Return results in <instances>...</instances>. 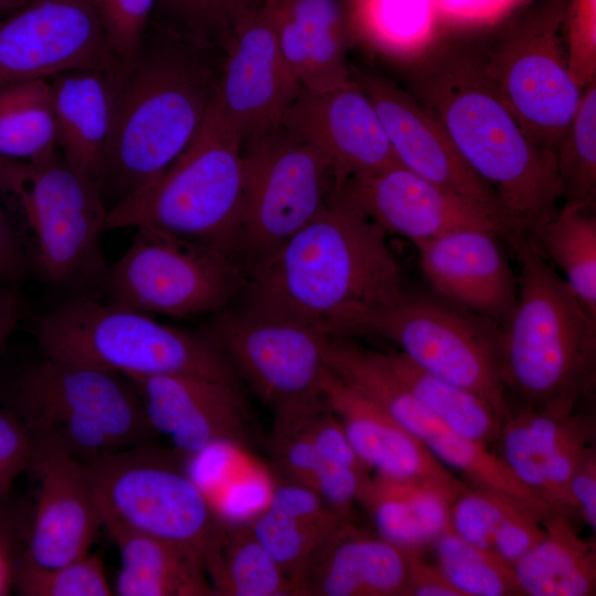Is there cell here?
<instances>
[{"label": "cell", "mask_w": 596, "mask_h": 596, "mask_svg": "<svg viewBox=\"0 0 596 596\" xmlns=\"http://www.w3.org/2000/svg\"><path fill=\"white\" fill-rule=\"evenodd\" d=\"M13 589L23 596H110L104 563L86 554L51 568L17 566Z\"/></svg>", "instance_id": "40"}, {"label": "cell", "mask_w": 596, "mask_h": 596, "mask_svg": "<svg viewBox=\"0 0 596 596\" xmlns=\"http://www.w3.org/2000/svg\"><path fill=\"white\" fill-rule=\"evenodd\" d=\"M247 277L234 249L140 226L123 256L108 265L100 296L149 315L188 318L227 309Z\"/></svg>", "instance_id": "10"}, {"label": "cell", "mask_w": 596, "mask_h": 596, "mask_svg": "<svg viewBox=\"0 0 596 596\" xmlns=\"http://www.w3.org/2000/svg\"><path fill=\"white\" fill-rule=\"evenodd\" d=\"M594 437L592 415L509 405L494 444L522 485L572 515L568 483Z\"/></svg>", "instance_id": "21"}, {"label": "cell", "mask_w": 596, "mask_h": 596, "mask_svg": "<svg viewBox=\"0 0 596 596\" xmlns=\"http://www.w3.org/2000/svg\"><path fill=\"white\" fill-rule=\"evenodd\" d=\"M290 0H267V3L274 8L280 7Z\"/></svg>", "instance_id": "53"}, {"label": "cell", "mask_w": 596, "mask_h": 596, "mask_svg": "<svg viewBox=\"0 0 596 596\" xmlns=\"http://www.w3.org/2000/svg\"><path fill=\"white\" fill-rule=\"evenodd\" d=\"M274 409L323 398L328 337L299 322L242 308L223 310L205 331Z\"/></svg>", "instance_id": "14"}, {"label": "cell", "mask_w": 596, "mask_h": 596, "mask_svg": "<svg viewBox=\"0 0 596 596\" xmlns=\"http://www.w3.org/2000/svg\"><path fill=\"white\" fill-rule=\"evenodd\" d=\"M509 497L512 496L466 482L450 503V531L465 542L492 552L493 533Z\"/></svg>", "instance_id": "41"}, {"label": "cell", "mask_w": 596, "mask_h": 596, "mask_svg": "<svg viewBox=\"0 0 596 596\" xmlns=\"http://www.w3.org/2000/svg\"><path fill=\"white\" fill-rule=\"evenodd\" d=\"M500 333L501 327L486 318L407 291L364 330L393 342L418 366L475 393L504 416L509 402L501 376Z\"/></svg>", "instance_id": "13"}, {"label": "cell", "mask_w": 596, "mask_h": 596, "mask_svg": "<svg viewBox=\"0 0 596 596\" xmlns=\"http://www.w3.org/2000/svg\"><path fill=\"white\" fill-rule=\"evenodd\" d=\"M573 513L578 514L589 530L596 531V450L592 447L574 471L568 483Z\"/></svg>", "instance_id": "47"}, {"label": "cell", "mask_w": 596, "mask_h": 596, "mask_svg": "<svg viewBox=\"0 0 596 596\" xmlns=\"http://www.w3.org/2000/svg\"><path fill=\"white\" fill-rule=\"evenodd\" d=\"M0 518V596L13 589L17 561L21 545L8 522Z\"/></svg>", "instance_id": "51"}, {"label": "cell", "mask_w": 596, "mask_h": 596, "mask_svg": "<svg viewBox=\"0 0 596 596\" xmlns=\"http://www.w3.org/2000/svg\"><path fill=\"white\" fill-rule=\"evenodd\" d=\"M386 236L338 190L249 273L238 308L292 320L328 338L362 336L406 291Z\"/></svg>", "instance_id": "1"}, {"label": "cell", "mask_w": 596, "mask_h": 596, "mask_svg": "<svg viewBox=\"0 0 596 596\" xmlns=\"http://www.w3.org/2000/svg\"><path fill=\"white\" fill-rule=\"evenodd\" d=\"M223 57L222 47L148 25L118 86L100 184L106 204L145 188L190 146L215 102Z\"/></svg>", "instance_id": "3"}, {"label": "cell", "mask_w": 596, "mask_h": 596, "mask_svg": "<svg viewBox=\"0 0 596 596\" xmlns=\"http://www.w3.org/2000/svg\"><path fill=\"white\" fill-rule=\"evenodd\" d=\"M556 164L566 202L595 204L596 77L584 89L570 129L557 151Z\"/></svg>", "instance_id": "38"}, {"label": "cell", "mask_w": 596, "mask_h": 596, "mask_svg": "<svg viewBox=\"0 0 596 596\" xmlns=\"http://www.w3.org/2000/svg\"><path fill=\"white\" fill-rule=\"evenodd\" d=\"M243 145L213 104L185 151L153 181L108 210L107 230L150 226L240 253Z\"/></svg>", "instance_id": "8"}, {"label": "cell", "mask_w": 596, "mask_h": 596, "mask_svg": "<svg viewBox=\"0 0 596 596\" xmlns=\"http://www.w3.org/2000/svg\"><path fill=\"white\" fill-rule=\"evenodd\" d=\"M352 77L372 102L396 161L485 211L508 235L494 192L468 167L435 116L412 94L381 76Z\"/></svg>", "instance_id": "19"}, {"label": "cell", "mask_w": 596, "mask_h": 596, "mask_svg": "<svg viewBox=\"0 0 596 596\" xmlns=\"http://www.w3.org/2000/svg\"><path fill=\"white\" fill-rule=\"evenodd\" d=\"M330 365L341 381L381 407L444 466L459 471L467 483L501 491L547 513L556 510L522 485L489 446L455 432L421 404L376 351L345 343L336 349Z\"/></svg>", "instance_id": "15"}, {"label": "cell", "mask_w": 596, "mask_h": 596, "mask_svg": "<svg viewBox=\"0 0 596 596\" xmlns=\"http://www.w3.org/2000/svg\"><path fill=\"white\" fill-rule=\"evenodd\" d=\"M121 567L114 584L119 596H214L202 560L167 542L108 529Z\"/></svg>", "instance_id": "31"}, {"label": "cell", "mask_w": 596, "mask_h": 596, "mask_svg": "<svg viewBox=\"0 0 596 596\" xmlns=\"http://www.w3.org/2000/svg\"><path fill=\"white\" fill-rule=\"evenodd\" d=\"M107 45L123 72L135 61L156 0H93Z\"/></svg>", "instance_id": "42"}, {"label": "cell", "mask_w": 596, "mask_h": 596, "mask_svg": "<svg viewBox=\"0 0 596 596\" xmlns=\"http://www.w3.org/2000/svg\"><path fill=\"white\" fill-rule=\"evenodd\" d=\"M267 0H156L149 26L224 49L237 25Z\"/></svg>", "instance_id": "36"}, {"label": "cell", "mask_w": 596, "mask_h": 596, "mask_svg": "<svg viewBox=\"0 0 596 596\" xmlns=\"http://www.w3.org/2000/svg\"><path fill=\"white\" fill-rule=\"evenodd\" d=\"M570 72L583 88L596 77V0H570L565 18Z\"/></svg>", "instance_id": "44"}, {"label": "cell", "mask_w": 596, "mask_h": 596, "mask_svg": "<svg viewBox=\"0 0 596 596\" xmlns=\"http://www.w3.org/2000/svg\"><path fill=\"white\" fill-rule=\"evenodd\" d=\"M0 191L15 204L10 221L30 273L67 298L99 297L109 209L98 184L57 149L31 161L0 159Z\"/></svg>", "instance_id": "5"}, {"label": "cell", "mask_w": 596, "mask_h": 596, "mask_svg": "<svg viewBox=\"0 0 596 596\" xmlns=\"http://www.w3.org/2000/svg\"><path fill=\"white\" fill-rule=\"evenodd\" d=\"M281 123L329 159L339 189L352 175L397 163L372 102L353 77L324 92L300 88Z\"/></svg>", "instance_id": "24"}, {"label": "cell", "mask_w": 596, "mask_h": 596, "mask_svg": "<svg viewBox=\"0 0 596 596\" xmlns=\"http://www.w3.org/2000/svg\"><path fill=\"white\" fill-rule=\"evenodd\" d=\"M551 513L509 497L493 533L492 552L513 565L544 536V521Z\"/></svg>", "instance_id": "43"}, {"label": "cell", "mask_w": 596, "mask_h": 596, "mask_svg": "<svg viewBox=\"0 0 596 596\" xmlns=\"http://www.w3.org/2000/svg\"><path fill=\"white\" fill-rule=\"evenodd\" d=\"M300 88L279 53L274 12L266 3L225 44L214 107L245 142L280 125Z\"/></svg>", "instance_id": "18"}, {"label": "cell", "mask_w": 596, "mask_h": 596, "mask_svg": "<svg viewBox=\"0 0 596 596\" xmlns=\"http://www.w3.org/2000/svg\"><path fill=\"white\" fill-rule=\"evenodd\" d=\"M323 397L358 457L376 475L430 482L451 490L466 485L381 407L331 371Z\"/></svg>", "instance_id": "26"}, {"label": "cell", "mask_w": 596, "mask_h": 596, "mask_svg": "<svg viewBox=\"0 0 596 596\" xmlns=\"http://www.w3.org/2000/svg\"><path fill=\"white\" fill-rule=\"evenodd\" d=\"M0 397L32 444L84 462L147 444L156 434L134 382L86 362L43 354L0 386Z\"/></svg>", "instance_id": "6"}, {"label": "cell", "mask_w": 596, "mask_h": 596, "mask_svg": "<svg viewBox=\"0 0 596 596\" xmlns=\"http://www.w3.org/2000/svg\"><path fill=\"white\" fill-rule=\"evenodd\" d=\"M35 336L43 354L126 376H194L240 389L238 375L206 332L174 328L98 297L66 298L39 318Z\"/></svg>", "instance_id": "7"}, {"label": "cell", "mask_w": 596, "mask_h": 596, "mask_svg": "<svg viewBox=\"0 0 596 596\" xmlns=\"http://www.w3.org/2000/svg\"><path fill=\"white\" fill-rule=\"evenodd\" d=\"M563 511L544 521V536L513 565L522 596H594L595 539L581 538Z\"/></svg>", "instance_id": "30"}, {"label": "cell", "mask_w": 596, "mask_h": 596, "mask_svg": "<svg viewBox=\"0 0 596 596\" xmlns=\"http://www.w3.org/2000/svg\"><path fill=\"white\" fill-rule=\"evenodd\" d=\"M30 274L0 191V284L20 287Z\"/></svg>", "instance_id": "48"}, {"label": "cell", "mask_w": 596, "mask_h": 596, "mask_svg": "<svg viewBox=\"0 0 596 596\" xmlns=\"http://www.w3.org/2000/svg\"><path fill=\"white\" fill-rule=\"evenodd\" d=\"M103 526L147 535L206 561L226 522L175 454L149 443L85 462Z\"/></svg>", "instance_id": "9"}, {"label": "cell", "mask_w": 596, "mask_h": 596, "mask_svg": "<svg viewBox=\"0 0 596 596\" xmlns=\"http://www.w3.org/2000/svg\"><path fill=\"white\" fill-rule=\"evenodd\" d=\"M269 7L279 53L301 88L324 92L352 78L342 0H290Z\"/></svg>", "instance_id": "28"}, {"label": "cell", "mask_w": 596, "mask_h": 596, "mask_svg": "<svg viewBox=\"0 0 596 596\" xmlns=\"http://www.w3.org/2000/svg\"><path fill=\"white\" fill-rule=\"evenodd\" d=\"M58 149L47 78L0 87V159L31 161Z\"/></svg>", "instance_id": "34"}, {"label": "cell", "mask_w": 596, "mask_h": 596, "mask_svg": "<svg viewBox=\"0 0 596 596\" xmlns=\"http://www.w3.org/2000/svg\"><path fill=\"white\" fill-rule=\"evenodd\" d=\"M500 237L493 230L467 227L415 246L422 273L438 298L502 328L515 306L518 277Z\"/></svg>", "instance_id": "22"}, {"label": "cell", "mask_w": 596, "mask_h": 596, "mask_svg": "<svg viewBox=\"0 0 596 596\" xmlns=\"http://www.w3.org/2000/svg\"><path fill=\"white\" fill-rule=\"evenodd\" d=\"M409 83L412 95L494 192L505 238L536 241L564 198L556 158L525 134L487 76L482 56L465 47H440L415 65Z\"/></svg>", "instance_id": "2"}, {"label": "cell", "mask_w": 596, "mask_h": 596, "mask_svg": "<svg viewBox=\"0 0 596 596\" xmlns=\"http://www.w3.org/2000/svg\"><path fill=\"white\" fill-rule=\"evenodd\" d=\"M121 75L103 68H74L47 77L58 149L99 189Z\"/></svg>", "instance_id": "27"}, {"label": "cell", "mask_w": 596, "mask_h": 596, "mask_svg": "<svg viewBox=\"0 0 596 596\" xmlns=\"http://www.w3.org/2000/svg\"><path fill=\"white\" fill-rule=\"evenodd\" d=\"M460 490L375 473L358 502L368 511L377 535L405 551L423 552L450 531V503Z\"/></svg>", "instance_id": "29"}, {"label": "cell", "mask_w": 596, "mask_h": 596, "mask_svg": "<svg viewBox=\"0 0 596 596\" xmlns=\"http://www.w3.org/2000/svg\"><path fill=\"white\" fill-rule=\"evenodd\" d=\"M432 546L436 565L461 596L522 595L512 565L493 552L473 546L451 531Z\"/></svg>", "instance_id": "37"}, {"label": "cell", "mask_w": 596, "mask_h": 596, "mask_svg": "<svg viewBox=\"0 0 596 596\" xmlns=\"http://www.w3.org/2000/svg\"><path fill=\"white\" fill-rule=\"evenodd\" d=\"M339 190L386 234L414 245L467 227L507 235L488 213L398 162L352 175Z\"/></svg>", "instance_id": "20"}, {"label": "cell", "mask_w": 596, "mask_h": 596, "mask_svg": "<svg viewBox=\"0 0 596 596\" xmlns=\"http://www.w3.org/2000/svg\"><path fill=\"white\" fill-rule=\"evenodd\" d=\"M595 204L566 202L545 224L536 243L565 275V281L596 319Z\"/></svg>", "instance_id": "35"}, {"label": "cell", "mask_w": 596, "mask_h": 596, "mask_svg": "<svg viewBox=\"0 0 596 596\" xmlns=\"http://www.w3.org/2000/svg\"><path fill=\"white\" fill-rule=\"evenodd\" d=\"M240 254L249 273L329 203L339 185L329 159L283 123L243 145Z\"/></svg>", "instance_id": "11"}, {"label": "cell", "mask_w": 596, "mask_h": 596, "mask_svg": "<svg viewBox=\"0 0 596 596\" xmlns=\"http://www.w3.org/2000/svg\"><path fill=\"white\" fill-rule=\"evenodd\" d=\"M147 421L179 455L196 456L220 444L245 445L249 416L238 387L194 376H128Z\"/></svg>", "instance_id": "23"}, {"label": "cell", "mask_w": 596, "mask_h": 596, "mask_svg": "<svg viewBox=\"0 0 596 596\" xmlns=\"http://www.w3.org/2000/svg\"><path fill=\"white\" fill-rule=\"evenodd\" d=\"M205 571L219 596H295L291 581L253 534L248 523L226 524Z\"/></svg>", "instance_id": "33"}, {"label": "cell", "mask_w": 596, "mask_h": 596, "mask_svg": "<svg viewBox=\"0 0 596 596\" xmlns=\"http://www.w3.org/2000/svg\"><path fill=\"white\" fill-rule=\"evenodd\" d=\"M405 596H461L438 566L427 564L422 553L413 556Z\"/></svg>", "instance_id": "49"}, {"label": "cell", "mask_w": 596, "mask_h": 596, "mask_svg": "<svg viewBox=\"0 0 596 596\" xmlns=\"http://www.w3.org/2000/svg\"><path fill=\"white\" fill-rule=\"evenodd\" d=\"M342 523L300 520L269 508L248 522L255 538L289 577L294 589L315 554Z\"/></svg>", "instance_id": "39"}, {"label": "cell", "mask_w": 596, "mask_h": 596, "mask_svg": "<svg viewBox=\"0 0 596 596\" xmlns=\"http://www.w3.org/2000/svg\"><path fill=\"white\" fill-rule=\"evenodd\" d=\"M24 312L20 287L0 284V360Z\"/></svg>", "instance_id": "50"}, {"label": "cell", "mask_w": 596, "mask_h": 596, "mask_svg": "<svg viewBox=\"0 0 596 596\" xmlns=\"http://www.w3.org/2000/svg\"><path fill=\"white\" fill-rule=\"evenodd\" d=\"M267 508L291 518L326 524L353 520L352 515L332 509L313 489L287 479L273 488Z\"/></svg>", "instance_id": "45"}, {"label": "cell", "mask_w": 596, "mask_h": 596, "mask_svg": "<svg viewBox=\"0 0 596 596\" xmlns=\"http://www.w3.org/2000/svg\"><path fill=\"white\" fill-rule=\"evenodd\" d=\"M10 9L13 8H11L9 0H0V14Z\"/></svg>", "instance_id": "52"}, {"label": "cell", "mask_w": 596, "mask_h": 596, "mask_svg": "<svg viewBox=\"0 0 596 596\" xmlns=\"http://www.w3.org/2000/svg\"><path fill=\"white\" fill-rule=\"evenodd\" d=\"M568 1L550 0L530 12L482 57L487 76L525 134L555 158L585 89L568 66Z\"/></svg>", "instance_id": "12"}, {"label": "cell", "mask_w": 596, "mask_h": 596, "mask_svg": "<svg viewBox=\"0 0 596 596\" xmlns=\"http://www.w3.org/2000/svg\"><path fill=\"white\" fill-rule=\"evenodd\" d=\"M32 457L31 438L15 414L0 408V499L8 494L15 479L28 471Z\"/></svg>", "instance_id": "46"}, {"label": "cell", "mask_w": 596, "mask_h": 596, "mask_svg": "<svg viewBox=\"0 0 596 596\" xmlns=\"http://www.w3.org/2000/svg\"><path fill=\"white\" fill-rule=\"evenodd\" d=\"M416 553L347 521L315 554L295 596H405Z\"/></svg>", "instance_id": "25"}, {"label": "cell", "mask_w": 596, "mask_h": 596, "mask_svg": "<svg viewBox=\"0 0 596 596\" xmlns=\"http://www.w3.org/2000/svg\"><path fill=\"white\" fill-rule=\"evenodd\" d=\"M505 241L520 265L515 306L500 333L509 405L573 413L595 380L596 319L534 238Z\"/></svg>", "instance_id": "4"}, {"label": "cell", "mask_w": 596, "mask_h": 596, "mask_svg": "<svg viewBox=\"0 0 596 596\" xmlns=\"http://www.w3.org/2000/svg\"><path fill=\"white\" fill-rule=\"evenodd\" d=\"M74 68L123 72L93 0H28L0 14V87Z\"/></svg>", "instance_id": "16"}, {"label": "cell", "mask_w": 596, "mask_h": 596, "mask_svg": "<svg viewBox=\"0 0 596 596\" xmlns=\"http://www.w3.org/2000/svg\"><path fill=\"white\" fill-rule=\"evenodd\" d=\"M28 471L38 490L17 566L51 568L88 554L103 521L87 465L32 444Z\"/></svg>", "instance_id": "17"}, {"label": "cell", "mask_w": 596, "mask_h": 596, "mask_svg": "<svg viewBox=\"0 0 596 596\" xmlns=\"http://www.w3.org/2000/svg\"><path fill=\"white\" fill-rule=\"evenodd\" d=\"M380 361L435 416L455 432L489 446L503 416L475 393L415 364L401 352H377Z\"/></svg>", "instance_id": "32"}]
</instances>
